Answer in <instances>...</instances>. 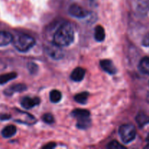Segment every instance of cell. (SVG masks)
<instances>
[{
	"label": "cell",
	"instance_id": "obj_1",
	"mask_svg": "<svg viewBox=\"0 0 149 149\" xmlns=\"http://www.w3.org/2000/svg\"><path fill=\"white\" fill-rule=\"evenodd\" d=\"M74 40V31L68 23H63L53 35V42L61 47L69 46Z\"/></svg>",
	"mask_w": 149,
	"mask_h": 149
},
{
	"label": "cell",
	"instance_id": "obj_2",
	"mask_svg": "<svg viewBox=\"0 0 149 149\" xmlns=\"http://www.w3.org/2000/svg\"><path fill=\"white\" fill-rule=\"evenodd\" d=\"M13 42L15 49L21 52H28L36 44L34 38L26 33L17 35L13 39Z\"/></svg>",
	"mask_w": 149,
	"mask_h": 149
},
{
	"label": "cell",
	"instance_id": "obj_3",
	"mask_svg": "<svg viewBox=\"0 0 149 149\" xmlns=\"http://www.w3.org/2000/svg\"><path fill=\"white\" fill-rule=\"evenodd\" d=\"M71 115L77 119V127L79 129L85 130L91 125L90 113L85 109H75Z\"/></svg>",
	"mask_w": 149,
	"mask_h": 149
},
{
	"label": "cell",
	"instance_id": "obj_4",
	"mask_svg": "<svg viewBox=\"0 0 149 149\" xmlns=\"http://www.w3.org/2000/svg\"><path fill=\"white\" fill-rule=\"evenodd\" d=\"M119 134L122 142L128 144L135 140L136 136V128L132 124H125L119 127Z\"/></svg>",
	"mask_w": 149,
	"mask_h": 149
},
{
	"label": "cell",
	"instance_id": "obj_5",
	"mask_svg": "<svg viewBox=\"0 0 149 149\" xmlns=\"http://www.w3.org/2000/svg\"><path fill=\"white\" fill-rule=\"evenodd\" d=\"M45 52L51 58L54 60H60L63 58L64 54L63 51L62 50V47L58 46L53 42L46 45Z\"/></svg>",
	"mask_w": 149,
	"mask_h": 149
},
{
	"label": "cell",
	"instance_id": "obj_6",
	"mask_svg": "<svg viewBox=\"0 0 149 149\" xmlns=\"http://www.w3.org/2000/svg\"><path fill=\"white\" fill-rule=\"evenodd\" d=\"M68 13L72 17H77V18H84L88 16L89 12L84 10L78 4H71L68 8Z\"/></svg>",
	"mask_w": 149,
	"mask_h": 149
},
{
	"label": "cell",
	"instance_id": "obj_7",
	"mask_svg": "<svg viewBox=\"0 0 149 149\" xmlns=\"http://www.w3.org/2000/svg\"><path fill=\"white\" fill-rule=\"evenodd\" d=\"M100 65L101 66L102 69L106 71V73H108V74L113 75V74H115L117 72V69H116V66L111 60H102V61H100Z\"/></svg>",
	"mask_w": 149,
	"mask_h": 149
},
{
	"label": "cell",
	"instance_id": "obj_8",
	"mask_svg": "<svg viewBox=\"0 0 149 149\" xmlns=\"http://www.w3.org/2000/svg\"><path fill=\"white\" fill-rule=\"evenodd\" d=\"M40 103L39 97H25L21 100V106L26 109H31L35 106H38Z\"/></svg>",
	"mask_w": 149,
	"mask_h": 149
},
{
	"label": "cell",
	"instance_id": "obj_9",
	"mask_svg": "<svg viewBox=\"0 0 149 149\" xmlns=\"http://www.w3.org/2000/svg\"><path fill=\"white\" fill-rule=\"evenodd\" d=\"M26 89H27V87L25 84H15L9 87L6 90H4V93L5 95L11 96L16 93H21V92L25 91Z\"/></svg>",
	"mask_w": 149,
	"mask_h": 149
},
{
	"label": "cell",
	"instance_id": "obj_10",
	"mask_svg": "<svg viewBox=\"0 0 149 149\" xmlns=\"http://www.w3.org/2000/svg\"><path fill=\"white\" fill-rule=\"evenodd\" d=\"M86 74V70L81 67H77L74 71H72L71 74V79L74 81L79 82V81H82L84 76Z\"/></svg>",
	"mask_w": 149,
	"mask_h": 149
},
{
	"label": "cell",
	"instance_id": "obj_11",
	"mask_svg": "<svg viewBox=\"0 0 149 149\" xmlns=\"http://www.w3.org/2000/svg\"><path fill=\"white\" fill-rule=\"evenodd\" d=\"M13 39L14 37L10 32L0 31V47L7 46L13 42Z\"/></svg>",
	"mask_w": 149,
	"mask_h": 149
},
{
	"label": "cell",
	"instance_id": "obj_12",
	"mask_svg": "<svg viewBox=\"0 0 149 149\" xmlns=\"http://www.w3.org/2000/svg\"><path fill=\"white\" fill-rule=\"evenodd\" d=\"M138 69L142 74L149 75V57H145L141 60L138 65Z\"/></svg>",
	"mask_w": 149,
	"mask_h": 149
},
{
	"label": "cell",
	"instance_id": "obj_13",
	"mask_svg": "<svg viewBox=\"0 0 149 149\" xmlns=\"http://www.w3.org/2000/svg\"><path fill=\"white\" fill-rule=\"evenodd\" d=\"M17 132L16 127L14 125H7L1 130V135L4 138H10L14 136Z\"/></svg>",
	"mask_w": 149,
	"mask_h": 149
},
{
	"label": "cell",
	"instance_id": "obj_14",
	"mask_svg": "<svg viewBox=\"0 0 149 149\" xmlns=\"http://www.w3.org/2000/svg\"><path fill=\"white\" fill-rule=\"evenodd\" d=\"M95 39L97 42H103L106 37L105 30L101 26H97L95 29Z\"/></svg>",
	"mask_w": 149,
	"mask_h": 149
},
{
	"label": "cell",
	"instance_id": "obj_15",
	"mask_svg": "<svg viewBox=\"0 0 149 149\" xmlns=\"http://www.w3.org/2000/svg\"><path fill=\"white\" fill-rule=\"evenodd\" d=\"M136 122L140 127H143L149 123V116L143 113H139L136 116Z\"/></svg>",
	"mask_w": 149,
	"mask_h": 149
},
{
	"label": "cell",
	"instance_id": "obj_16",
	"mask_svg": "<svg viewBox=\"0 0 149 149\" xmlns=\"http://www.w3.org/2000/svg\"><path fill=\"white\" fill-rule=\"evenodd\" d=\"M17 74L15 72L8 73V74H1L0 75V84H4L7 83L8 81L14 79L17 77Z\"/></svg>",
	"mask_w": 149,
	"mask_h": 149
},
{
	"label": "cell",
	"instance_id": "obj_17",
	"mask_svg": "<svg viewBox=\"0 0 149 149\" xmlns=\"http://www.w3.org/2000/svg\"><path fill=\"white\" fill-rule=\"evenodd\" d=\"M62 99V94L59 90H53L49 93V100L52 103H58Z\"/></svg>",
	"mask_w": 149,
	"mask_h": 149
},
{
	"label": "cell",
	"instance_id": "obj_18",
	"mask_svg": "<svg viewBox=\"0 0 149 149\" xmlns=\"http://www.w3.org/2000/svg\"><path fill=\"white\" fill-rule=\"evenodd\" d=\"M89 97V93L87 92H83V93H79L74 96V100L78 103L80 104H85L87 102Z\"/></svg>",
	"mask_w": 149,
	"mask_h": 149
},
{
	"label": "cell",
	"instance_id": "obj_19",
	"mask_svg": "<svg viewBox=\"0 0 149 149\" xmlns=\"http://www.w3.org/2000/svg\"><path fill=\"white\" fill-rule=\"evenodd\" d=\"M107 148L109 149H121V148H126V147L123 145H121L118 141H112L111 142H110L109 144H108Z\"/></svg>",
	"mask_w": 149,
	"mask_h": 149
},
{
	"label": "cell",
	"instance_id": "obj_20",
	"mask_svg": "<svg viewBox=\"0 0 149 149\" xmlns=\"http://www.w3.org/2000/svg\"><path fill=\"white\" fill-rule=\"evenodd\" d=\"M42 120L47 124H52L54 122V117L51 113H45L42 116Z\"/></svg>",
	"mask_w": 149,
	"mask_h": 149
},
{
	"label": "cell",
	"instance_id": "obj_21",
	"mask_svg": "<svg viewBox=\"0 0 149 149\" xmlns=\"http://www.w3.org/2000/svg\"><path fill=\"white\" fill-rule=\"evenodd\" d=\"M28 68H29V72L31 74H35V73L37 72L38 71V66L36 63H29L28 64Z\"/></svg>",
	"mask_w": 149,
	"mask_h": 149
},
{
	"label": "cell",
	"instance_id": "obj_22",
	"mask_svg": "<svg viewBox=\"0 0 149 149\" xmlns=\"http://www.w3.org/2000/svg\"><path fill=\"white\" fill-rule=\"evenodd\" d=\"M143 45L145 47H149V33H147L145 36H144L143 39Z\"/></svg>",
	"mask_w": 149,
	"mask_h": 149
},
{
	"label": "cell",
	"instance_id": "obj_23",
	"mask_svg": "<svg viewBox=\"0 0 149 149\" xmlns=\"http://www.w3.org/2000/svg\"><path fill=\"white\" fill-rule=\"evenodd\" d=\"M56 146V144L54 143H49L48 145L45 146H44L43 148H47V149H50V148H55V147Z\"/></svg>",
	"mask_w": 149,
	"mask_h": 149
},
{
	"label": "cell",
	"instance_id": "obj_24",
	"mask_svg": "<svg viewBox=\"0 0 149 149\" xmlns=\"http://www.w3.org/2000/svg\"><path fill=\"white\" fill-rule=\"evenodd\" d=\"M10 118V116L7 114H1L0 115V120L1 121H4V120H7Z\"/></svg>",
	"mask_w": 149,
	"mask_h": 149
},
{
	"label": "cell",
	"instance_id": "obj_25",
	"mask_svg": "<svg viewBox=\"0 0 149 149\" xmlns=\"http://www.w3.org/2000/svg\"><path fill=\"white\" fill-rule=\"evenodd\" d=\"M146 141L148 142V144H149V134L148 135V136H147V138H146Z\"/></svg>",
	"mask_w": 149,
	"mask_h": 149
}]
</instances>
